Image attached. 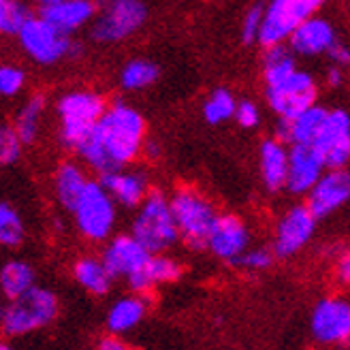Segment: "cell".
<instances>
[{"label": "cell", "mask_w": 350, "mask_h": 350, "mask_svg": "<svg viewBox=\"0 0 350 350\" xmlns=\"http://www.w3.org/2000/svg\"><path fill=\"white\" fill-rule=\"evenodd\" d=\"M90 139L103 148L116 169H122L144 152L146 146V120L126 103H113L105 109Z\"/></svg>", "instance_id": "6da1fadb"}, {"label": "cell", "mask_w": 350, "mask_h": 350, "mask_svg": "<svg viewBox=\"0 0 350 350\" xmlns=\"http://www.w3.org/2000/svg\"><path fill=\"white\" fill-rule=\"evenodd\" d=\"M105 109H107V103L94 90L64 92L56 103L60 144L77 150L92 135Z\"/></svg>", "instance_id": "7a4b0ae2"}, {"label": "cell", "mask_w": 350, "mask_h": 350, "mask_svg": "<svg viewBox=\"0 0 350 350\" xmlns=\"http://www.w3.org/2000/svg\"><path fill=\"white\" fill-rule=\"evenodd\" d=\"M171 209L178 222L180 239L192 250L207 248V239L218 220V212L199 190L184 186L171 195Z\"/></svg>", "instance_id": "3957f363"}, {"label": "cell", "mask_w": 350, "mask_h": 350, "mask_svg": "<svg viewBox=\"0 0 350 350\" xmlns=\"http://www.w3.org/2000/svg\"><path fill=\"white\" fill-rule=\"evenodd\" d=\"M152 254H161L171 248L180 237L178 222H175L171 199L161 190H150V195L139 205L131 231Z\"/></svg>", "instance_id": "277c9868"}, {"label": "cell", "mask_w": 350, "mask_h": 350, "mask_svg": "<svg viewBox=\"0 0 350 350\" xmlns=\"http://www.w3.org/2000/svg\"><path fill=\"white\" fill-rule=\"evenodd\" d=\"M58 314V297L47 291L32 286L17 299H11L3 310V331L7 336H26L49 325Z\"/></svg>", "instance_id": "5b68a950"}, {"label": "cell", "mask_w": 350, "mask_h": 350, "mask_svg": "<svg viewBox=\"0 0 350 350\" xmlns=\"http://www.w3.org/2000/svg\"><path fill=\"white\" fill-rule=\"evenodd\" d=\"M17 43H20L22 51L32 62L43 66L56 64L68 56H75V51H79V45L68 39L66 32L58 30L41 15L30 17V22L17 34Z\"/></svg>", "instance_id": "8992f818"}, {"label": "cell", "mask_w": 350, "mask_h": 350, "mask_svg": "<svg viewBox=\"0 0 350 350\" xmlns=\"http://www.w3.org/2000/svg\"><path fill=\"white\" fill-rule=\"evenodd\" d=\"M73 218L77 231L90 241L107 239L116 224V199L103 182H88L81 197L73 207Z\"/></svg>", "instance_id": "52a82bcc"}, {"label": "cell", "mask_w": 350, "mask_h": 350, "mask_svg": "<svg viewBox=\"0 0 350 350\" xmlns=\"http://www.w3.org/2000/svg\"><path fill=\"white\" fill-rule=\"evenodd\" d=\"M148 20L144 0H107L92 22V39L98 43H120L135 34Z\"/></svg>", "instance_id": "ba28073f"}, {"label": "cell", "mask_w": 350, "mask_h": 350, "mask_svg": "<svg viewBox=\"0 0 350 350\" xmlns=\"http://www.w3.org/2000/svg\"><path fill=\"white\" fill-rule=\"evenodd\" d=\"M325 0H269L262 17V28L258 43L262 47H273L288 43L295 28L308 17L317 15Z\"/></svg>", "instance_id": "9c48e42d"}, {"label": "cell", "mask_w": 350, "mask_h": 350, "mask_svg": "<svg viewBox=\"0 0 350 350\" xmlns=\"http://www.w3.org/2000/svg\"><path fill=\"white\" fill-rule=\"evenodd\" d=\"M319 88L308 71H297L284 81L265 85V100L278 118H293L317 103Z\"/></svg>", "instance_id": "30bf717a"}, {"label": "cell", "mask_w": 350, "mask_h": 350, "mask_svg": "<svg viewBox=\"0 0 350 350\" xmlns=\"http://www.w3.org/2000/svg\"><path fill=\"white\" fill-rule=\"evenodd\" d=\"M317 216L312 214L308 205H293L288 212L275 224L273 235V252L280 258H288L299 252L306 243L312 239L317 231Z\"/></svg>", "instance_id": "8fae6325"}, {"label": "cell", "mask_w": 350, "mask_h": 350, "mask_svg": "<svg viewBox=\"0 0 350 350\" xmlns=\"http://www.w3.org/2000/svg\"><path fill=\"white\" fill-rule=\"evenodd\" d=\"M312 336L321 344L350 342V304L340 297H327L312 310Z\"/></svg>", "instance_id": "7c38bea8"}, {"label": "cell", "mask_w": 350, "mask_h": 350, "mask_svg": "<svg viewBox=\"0 0 350 350\" xmlns=\"http://www.w3.org/2000/svg\"><path fill=\"white\" fill-rule=\"evenodd\" d=\"M314 148L321 152L327 169L346 167L350 161V113L344 109H331Z\"/></svg>", "instance_id": "4fadbf2b"}, {"label": "cell", "mask_w": 350, "mask_h": 350, "mask_svg": "<svg viewBox=\"0 0 350 350\" xmlns=\"http://www.w3.org/2000/svg\"><path fill=\"white\" fill-rule=\"evenodd\" d=\"M306 197V205L312 209V214L317 218H327L350 201V173L344 167L327 169Z\"/></svg>", "instance_id": "5bb4252c"}, {"label": "cell", "mask_w": 350, "mask_h": 350, "mask_svg": "<svg viewBox=\"0 0 350 350\" xmlns=\"http://www.w3.org/2000/svg\"><path fill=\"white\" fill-rule=\"evenodd\" d=\"M248 243H250V233H248L246 222L237 216L224 214V216H218L212 233H209L207 250L222 260L235 262L248 250Z\"/></svg>", "instance_id": "9a60e30c"}, {"label": "cell", "mask_w": 350, "mask_h": 350, "mask_svg": "<svg viewBox=\"0 0 350 350\" xmlns=\"http://www.w3.org/2000/svg\"><path fill=\"white\" fill-rule=\"evenodd\" d=\"M152 252L133 233L113 237L103 250V262L107 265L113 278H129L142 269Z\"/></svg>", "instance_id": "2e32d148"}, {"label": "cell", "mask_w": 350, "mask_h": 350, "mask_svg": "<svg viewBox=\"0 0 350 350\" xmlns=\"http://www.w3.org/2000/svg\"><path fill=\"white\" fill-rule=\"evenodd\" d=\"M325 171L327 163L314 146H291L286 190L293 195H308Z\"/></svg>", "instance_id": "e0dca14e"}, {"label": "cell", "mask_w": 350, "mask_h": 350, "mask_svg": "<svg viewBox=\"0 0 350 350\" xmlns=\"http://www.w3.org/2000/svg\"><path fill=\"white\" fill-rule=\"evenodd\" d=\"M338 41L336 37V28L331 26L327 20L319 15H312L304 24L295 28V32L288 39V47L293 49L295 56H304V58H314V56H323L334 47Z\"/></svg>", "instance_id": "ac0fdd59"}, {"label": "cell", "mask_w": 350, "mask_h": 350, "mask_svg": "<svg viewBox=\"0 0 350 350\" xmlns=\"http://www.w3.org/2000/svg\"><path fill=\"white\" fill-rule=\"evenodd\" d=\"M327 109L314 103L293 118H280L275 124V137L288 146H314L327 120Z\"/></svg>", "instance_id": "d6986e66"}, {"label": "cell", "mask_w": 350, "mask_h": 350, "mask_svg": "<svg viewBox=\"0 0 350 350\" xmlns=\"http://www.w3.org/2000/svg\"><path fill=\"white\" fill-rule=\"evenodd\" d=\"M100 182L122 207H139L150 195L148 175L142 169H116L100 175Z\"/></svg>", "instance_id": "ffe728a7"}, {"label": "cell", "mask_w": 350, "mask_h": 350, "mask_svg": "<svg viewBox=\"0 0 350 350\" xmlns=\"http://www.w3.org/2000/svg\"><path fill=\"white\" fill-rule=\"evenodd\" d=\"M288 161H291V148L278 137L265 139L258 148V169L262 186L271 192L280 188H286L288 180Z\"/></svg>", "instance_id": "44dd1931"}, {"label": "cell", "mask_w": 350, "mask_h": 350, "mask_svg": "<svg viewBox=\"0 0 350 350\" xmlns=\"http://www.w3.org/2000/svg\"><path fill=\"white\" fill-rule=\"evenodd\" d=\"M98 13V7L94 5V0H58V3L43 7L41 17L49 24H54L58 30L71 34L85 24L94 22V17Z\"/></svg>", "instance_id": "7402d4cb"}, {"label": "cell", "mask_w": 350, "mask_h": 350, "mask_svg": "<svg viewBox=\"0 0 350 350\" xmlns=\"http://www.w3.org/2000/svg\"><path fill=\"white\" fill-rule=\"evenodd\" d=\"M180 275H182V267L173 258H169L161 252V254H152L146 265L139 271H135L133 275H129L126 280H129V286L133 293L144 295L159 284L175 282Z\"/></svg>", "instance_id": "603a6c76"}, {"label": "cell", "mask_w": 350, "mask_h": 350, "mask_svg": "<svg viewBox=\"0 0 350 350\" xmlns=\"http://www.w3.org/2000/svg\"><path fill=\"white\" fill-rule=\"evenodd\" d=\"M88 180L83 169L77 165V163H71L66 161L62 165H58L56 173H54V195L58 199V203L68 209V212H73V207L77 203V199L81 197V192L85 190L88 186Z\"/></svg>", "instance_id": "cb8c5ba5"}, {"label": "cell", "mask_w": 350, "mask_h": 350, "mask_svg": "<svg viewBox=\"0 0 350 350\" xmlns=\"http://www.w3.org/2000/svg\"><path fill=\"white\" fill-rule=\"evenodd\" d=\"M73 275L83 291H88L90 295H98V297L111 288V280H113L111 271L103 262V258H94V256L79 258L73 267Z\"/></svg>", "instance_id": "d4e9b609"}, {"label": "cell", "mask_w": 350, "mask_h": 350, "mask_svg": "<svg viewBox=\"0 0 350 350\" xmlns=\"http://www.w3.org/2000/svg\"><path fill=\"white\" fill-rule=\"evenodd\" d=\"M146 317V301L144 297H122L118 299L107 314V329L111 334H126L133 327L142 323Z\"/></svg>", "instance_id": "484cf974"}, {"label": "cell", "mask_w": 350, "mask_h": 350, "mask_svg": "<svg viewBox=\"0 0 350 350\" xmlns=\"http://www.w3.org/2000/svg\"><path fill=\"white\" fill-rule=\"evenodd\" d=\"M295 71H297V62L288 45L282 43V45L265 47V54H262V79H265V85L284 81Z\"/></svg>", "instance_id": "4316f807"}, {"label": "cell", "mask_w": 350, "mask_h": 350, "mask_svg": "<svg viewBox=\"0 0 350 350\" xmlns=\"http://www.w3.org/2000/svg\"><path fill=\"white\" fill-rule=\"evenodd\" d=\"M43 111H45V96L43 94H32L20 107V111L15 113L13 129L17 131V135H20L24 146L34 144V139H37Z\"/></svg>", "instance_id": "83f0119b"}, {"label": "cell", "mask_w": 350, "mask_h": 350, "mask_svg": "<svg viewBox=\"0 0 350 350\" xmlns=\"http://www.w3.org/2000/svg\"><path fill=\"white\" fill-rule=\"evenodd\" d=\"M34 286V271L24 260H9L0 271V288L9 299H17L20 295Z\"/></svg>", "instance_id": "f1b7e54d"}, {"label": "cell", "mask_w": 350, "mask_h": 350, "mask_svg": "<svg viewBox=\"0 0 350 350\" xmlns=\"http://www.w3.org/2000/svg\"><path fill=\"white\" fill-rule=\"evenodd\" d=\"M159 66L150 60H131L122 66L120 71V85L129 92H139L146 90L148 85H152L159 79Z\"/></svg>", "instance_id": "f546056e"}, {"label": "cell", "mask_w": 350, "mask_h": 350, "mask_svg": "<svg viewBox=\"0 0 350 350\" xmlns=\"http://www.w3.org/2000/svg\"><path fill=\"white\" fill-rule=\"evenodd\" d=\"M235 109H237V100L235 96L224 90V88H218L212 94H209L203 103V118L207 124H222L229 118H235Z\"/></svg>", "instance_id": "4dcf8cb0"}, {"label": "cell", "mask_w": 350, "mask_h": 350, "mask_svg": "<svg viewBox=\"0 0 350 350\" xmlns=\"http://www.w3.org/2000/svg\"><path fill=\"white\" fill-rule=\"evenodd\" d=\"M30 17V7L24 0H0V32L5 37H17Z\"/></svg>", "instance_id": "1f68e13d"}, {"label": "cell", "mask_w": 350, "mask_h": 350, "mask_svg": "<svg viewBox=\"0 0 350 350\" xmlns=\"http://www.w3.org/2000/svg\"><path fill=\"white\" fill-rule=\"evenodd\" d=\"M24 241V222L11 203H0V243L15 248Z\"/></svg>", "instance_id": "d6a6232c"}, {"label": "cell", "mask_w": 350, "mask_h": 350, "mask_svg": "<svg viewBox=\"0 0 350 350\" xmlns=\"http://www.w3.org/2000/svg\"><path fill=\"white\" fill-rule=\"evenodd\" d=\"M24 142L17 135L13 126H3L0 131V163L3 165H13L22 154Z\"/></svg>", "instance_id": "836d02e7"}, {"label": "cell", "mask_w": 350, "mask_h": 350, "mask_svg": "<svg viewBox=\"0 0 350 350\" xmlns=\"http://www.w3.org/2000/svg\"><path fill=\"white\" fill-rule=\"evenodd\" d=\"M26 83V73L15 64H3L0 66V94L3 96H15L22 92Z\"/></svg>", "instance_id": "e575fe53"}, {"label": "cell", "mask_w": 350, "mask_h": 350, "mask_svg": "<svg viewBox=\"0 0 350 350\" xmlns=\"http://www.w3.org/2000/svg\"><path fill=\"white\" fill-rule=\"evenodd\" d=\"M262 17H265V7L262 5H252L241 20V39L243 43H254L260 37L262 28Z\"/></svg>", "instance_id": "d590c367"}, {"label": "cell", "mask_w": 350, "mask_h": 350, "mask_svg": "<svg viewBox=\"0 0 350 350\" xmlns=\"http://www.w3.org/2000/svg\"><path fill=\"white\" fill-rule=\"evenodd\" d=\"M273 256H275V252H271L267 248H254V250L243 252L233 265H237L241 269H248V271H262V269L271 267Z\"/></svg>", "instance_id": "8d00e7d4"}, {"label": "cell", "mask_w": 350, "mask_h": 350, "mask_svg": "<svg viewBox=\"0 0 350 350\" xmlns=\"http://www.w3.org/2000/svg\"><path fill=\"white\" fill-rule=\"evenodd\" d=\"M235 120L241 129H254L258 126V107L254 100H237V109H235Z\"/></svg>", "instance_id": "74e56055"}, {"label": "cell", "mask_w": 350, "mask_h": 350, "mask_svg": "<svg viewBox=\"0 0 350 350\" xmlns=\"http://www.w3.org/2000/svg\"><path fill=\"white\" fill-rule=\"evenodd\" d=\"M327 56H329V60L334 62L336 66H348L350 64V47L340 43V41H336L334 47L327 51Z\"/></svg>", "instance_id": "f35d334b"}, {"label": "cell", "mask_w": 350, "mask_h": 350, "mask_svg": "<svg viewBox=\"0 0 350 350\" xmlns=\"http://www.w3.org/2000/svg\"><path fill=\"white\" fill-rule=\"evenodd\" d=\"M336 273H338V280L342 284L350 286V250L344 252L338 260V267H336Z\"/></svg>", "instance_id": "ab89813d"}, {"label": "cell", "mask_w": 350, "mask_h": 350, "mask_svg": "<svg viewBox=\"0 0 350 350\" xmlns=\"http://www.w3.org/2000/svg\"><path fill=\"white\" fill-rule=\"evenodd\" d=\"M98 350H131V348L122 340H118V338H105L98 344Z\"/></svg>", "instance_id": "60d3db41"}, {"label": "cell", "mask_w": 350, "mask_h": 350, "mask_svg": "<svg viewBox=\"0 0 350 350\" xmlns=\"http://www.w3.org/2000/svg\"><path fill=\"white\" fill-rule=\"evenodd\" d=\"M342 66H331L329 71H327V83L331 85V88H340L342 85V81H344V75H342V71H340Z\"/></svg>", "instance_id": "b9f144b4"}, {"label": "cell", "mask_w": 350, "mask_h": 350, "mask_svg": "<svg viewBox=\"0 0 350 350\" xmlns=\"http://www.w3.org/2000/svg\"><path fill=\"white\" fill-rule=\"evenodd\" d=\"M159 152H161V148L156 146L152 139H148L146 146H144V156H148V159H156V156H159Z\"/></svg>", "instance_id": "7bdbcfd3"}, {"label": "cell", "mask_w": 350, "mask_h": 350, "mask_svg": "<svg viewBox=\"0 0 350 350\" xmlns=\"http://www.w3.org/2000/svg\"><path fill=\"white\" fill-rule=\"evenodd\" d=\"M32 3H37L41 9L43 7H49V5H54V3H58V0H32Z\"/></svg>", "instance_id": "ee69618b"}, {"label": "cell", "mask_w": 350, "mask_h": 350, "mask_svg": "<svg viewBox=\"0 0 350 350\" xmlns=\"http://www.w3.org/2000/svg\"><path fill=\"white\" fill-rule=\"evenodd\" d=\"M0 350H13L11 346H7V344H3V346H0Z\"/></svg>", "instance_id": "f6af8a7d"}, {"label": "cell", "mask_w": 350, "mask_h": 350, "mask_svg": "<svg viewBox=\"0 0 350 350\" xmlns=\"http://www.w3.org/2000/svg\"><path fill=\"white\" fill-rule=\"evenodd\" d=\"M348 350H350V348H348Z\"/></svg>", "instance_id": "bcb514c9"}]
</instances>
